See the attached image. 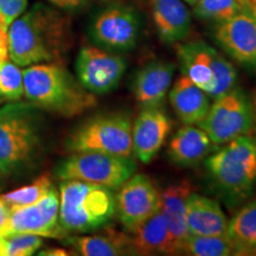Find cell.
<instances>
[{
	"label": "cell",
	"instance_id": "obj_24",
	"mask_svg": "<svg viewBox=\"0 0 256 256\" xmlns=\"http://www.w3.org/2000/svg\"><path fill=\"white\" fill-rule=\"evenodd\" d=\"M226 235L234 255H256V198L244 204L229 220Z\"/></svg>",
	"mask_w": 256,
	"mask_h": 256
},
{
	"label": "cell",
	"instance_id": "obj_2",
	"mask_svg": "<svg viewBox=\"0 0 256 256\" xmlns=\"http://www.w3.org/2000/svg\"><path fill=\"white\" fill-rule=\"evenodd\" d=\"M24 98L38 110L66 118L78 116L98 104L60 63H40L23 70Z\"/></svg>",
	"mask_w": 256,
	"mask_h": 256
},
{
	"label": "cell",
	"instance_id": "obj_5",
	"mask_svg": "<svg viewBox=\"0 0 256 256\" xmlns=\"http://www.w3.org/2000/svg\"><path fill=\"white\" fill-rule=\"evenodd\" d=\"M224 145L209 156L206 168L230 202L241 203L256 185V142L252 136H242Z\"/></svg>",
	"mask_w": 256,
	"mask_h": 256
},
{
	"label": "cell",
	"instance_id": "obj_4",
	"mask_svg": "<svg viewBox=\"0 0 256 256\" xmlns=\"http://www.w3.org/2000/svg\"><path fill=\"white\" fill-rule=\"evenodd\" d=\"M60 222L68 234L104 229L116 214L110 188L81 180H62L60 185Z\"/></svg>",
	"mask_w": 256,
	"mask_h": 256
},
{
	"label": "cell",
	"instance_id": "obj_34",
	"mask_svg": "<svg viewBox=\"0 0 256 256\" xmlns=\"http://www.w3.org/2000/svg\"><path fill=\"white\" fill-rule=\"evenodd\" d=\"M10 212H11V211H10L8 206H6L4 200L0 196V228L6 223V220H8L10 216Z\"/></svg>",
	"mask_w": 256,
	"mask_h": 256
},
{
	"label": "cell",
	"instance_id": "obj_15",
	"mask_svg": "<svg viewBox=\"0 0 256 256\" xmlns=\"http://www.w3.org/2000/svg\"><path fill=\"white\" fill-rule=\"evenodd\" d=\"M174 66L165 60H152L138 70L133 80V92L142 108L160 107L174 80Z\"/></svg>",
	"mask_w": 256,
	"mask_h": 256
},
{
	"label": "cell",
	"instance_id": "obj_16",
	"mask_svg": "<svg viewBox=\"0 0 256 256\" xmlns=\"http://www.w3.org/2000/svg\"><path fill=\"white\" fill-rule=\"evenodd\" d=\"M176 48L183 75L212 98L215 90V72L212 66L214 48L202 40L179 43Z\"/></svg>",
	"mask_w": 256,
	"mask_h": 256
},
{
	"label": "cell",
	"instance_id": "obj_12",
	"mask_svg": "<svg viewBox=\"0 0 256 256\" xmlns=\"http://www.w3.org/2000/svg\"><path fill=\"white\" fill-rule=\"evenodd\" d=\"M140 26L139 14L133 8L113 5L96 16L90 26V36L104 49L128 51L136 46Z\"/></svg>",
	"mask_w": 256,
	"mask_h": 256
},
{
	"label": "cell",
	"instance_id": "obj_8",
	"mask_svg": "<svg viewBox=\"0 0 256 256\" xmlns=\"http://www.w3.org/2000/svg\"><path fill=\"white\" fill-rule=\"evenodd\" d=\"M206 130L215 146L242 136H252V104L244 92L234 88L214 98L204 120L197 124Z\"/></svg>",
	"mask_w": 256,
	"mask_h": 256
},
{
	"label": "cell",
	"instance_id": "obj_31",
	"mask_svg": "<svg viewBox=\"0 0 256 256\" xmlns=\"http://www.w3.org/2000/svg\"><path fill=\"white\" fill-rule=\"evenodd\" d=\"M28 2V0H0V14L8 26L26 10Z\"/></svg>",
	"mask_w": 256,
	"mask_h": 256
},
{
	"label": "cell",
	"instance_id": "obj_22",
	"mask_svg": "<svg viewBox=\"0 0 256 256\" xmlns=\"http://www.w3.org/2000/svg\"><path fill=\"white\" fill-rule=\"evenodd\" d=\"M192 192V186L188 182H182L165 188L160 194V211L168 223L172 238L183 254V244L190 235L186 226V200Z\"/></svg>",
	"mask_w": 256,
	"mask_h": 256
},
{
	"label": "cell",
	"instance_id": "obj_17",
	"mask_svg": "<svg viewBox=\"0 0 256 256\" xmlns=\"http://www.w3.org/2000/svg\"><path fill=\"white\" fill-rule=\"evenodd\" d=\"M186 226L190 235L226 236L229 220L216 200L191 192L186 200Z\"/></svg>",
	"mask_w": 256,
	"mask_h": 256
},
{
	"label": "cell",
	"instance_id": "obj_3",
	"mask_svg": "<svg viewBox=\"0 0 256 256\" xmlns=\"http://www.w3.org/2000/svg\"><path fill=\"white\" fill-rule=\"evenodd\" d=\"M40 147L37 107L22 100L0 107V168L6 177L30 168Z\"/></svg>",
	"mask_w": 256,
	"mask_h": 256
},
{
	"label": "cell",
	"instance_id": "obj_13",
	"mask_svg": "<svg viewBox=\"0 0 256 256\" xmlns=\"http://www.w3.org/2000/svg\"><path fill=\"white\" fill-rule=\"evenodd\" d=\"M215 38L234 60L256 66V16L247 2L241 12L218 23Z\"/></svg>",
	"mask_w": 256,
	"mask_h": 256
},
{
	"label": "cell",
	"instance_id": "obj_30",
	"mask_svg": "<svg viewBox=\"0 0 256 256\" xmlns=\"http://www.w3.org/2000/svg\"><path fill=\"white\" fill-rule=\"evenodd\" d=\"M212 66L215 72V90L211 98H216L235 88L238 81V70L215 48L212 50Z\"/></svg>",
	"mask_w": 256,
	"mask_h": 256
},
{
	"label": "cell",
	"instance_id": "obj_25",
	"mask_svg": "<svg viewBox=\"0 0 256 256\" xmlns=\"http://www.w3.org/2000/svg\"><path fill=\"white\" fill-rule=\"evenodd\" d=\"M52 188L51 178L48 174H43L28 185L2 194V198L8 206L10 211H14L37 203L46 194H49Z\"/></svg>",
	"mask_w": 256,
	"mask_h": 256
},
{
	"label": "cell",
	"instance_id": "obj_39",
	"mask_svg": "<svg viewBox=\"0 0 256 256\" xmlns=\"http://www.w3.org/2000/svg\"><path fill=\"white\" fill-rule=\"evenodd\" d=\"M5 101H6V100H5V98H4V96H2V94H0V104H4Z\"/></svg>",
	"mask_w": 256,
	"mask_h": 256
},
{
	"label": "cell",
	"instance_id": "obj_27",
	"mask_svg": "<svg viewBox=\"0 0 256 256\" xmlns=\"http://www.w3.org/2000/svg\"><path fill=\"white\" fill-rule=\"evenodd\" d=\"M43 238L20 232L0 234V256H31L43 247Z\"/></svg>",
	"mask_w": 256,
	"mask_h": 256
},
{
	"label": "cell",
	"instance_id": "obj_11",
	"mask_svg": "<svg viewBox=\"0 0 256 256\" xmlns=\"http://www.w3.org/2000/svg\"><path fill=\"white\" fill-rule=\"evenodd\" d=\"M75 68L83 87L92 94L102 95L113 92L119 86L127 64L118 54L87 46L80 50Z\"/></svg>",
	"mask_w": 256,
	"mask_h": 256
},
{
	"label": "cell",
	"instance_id": "obj_40",
	"mask_svg": "<svg viewBox=\"0 0 256 256\" xmlns=\"http://www.w3.org/2000/svg\"><path fill=\"white\" fill-rule=\"evenodd\" d=\"M240 2H241L242 4H246V2H247V0H240Z\"/></svg>",
	"mask_w": 256,
	"mask_h": 256
},
{
	"label": "cell",
	"instance_id": "obj_21",
	"mask_svg": "<svg viewBox=\"0 0 256 256\" xmlns=\"http://www.w3.org/2000/svg\"><path fill=\"white\" fill-rule=\"evenodd\" d=\"M133 254L138 255H176L179 248L168 232V223L162 211L153 215L130 234Z\"/></svg>",
	"mask_w": 256,
	"mask_h": 256
},
{
	"label": "cell",
	"instance_id": "obj_18",
	"mask_svg": "<svg viewBox=\"0 0 256 256\" xmlns=\"http://www.w3.org/2000/svg\"><path fill=\"white\" fill-rule=\"evenodd\" d=\"M151 5L153 23L162 43L176 44L186 40L191 14L183 0H152Z\"/></svg>",
	"mask_w": 256,
	"mask_h": 256
},
{
	"label": "cell",
	"instance_id": "obj_28",
	"mask_svg": "<svg viewBox=\"0 0 256 256\" xmlns=\"http://www.w3.org/2000/svg\"><path fill=\"white\" fill-rule=\"evenodd\" d=\"M243 8L244 4L240 0H198L194 5V12L198 18L217 23L234 17Z\"/></svg>",
	"mask_w": 256,
	"mask_h": 256
},
{
	"label": "cell",
	"instance_id": "obj_26",
	"mask_svg": "<svg viewBox=\"0 0 256 256\" xmlns=\"http://www.w3.org/2000/svg\"><path fill=\"white\" fill-rule=\"evenodd\" d=\"M183 254L194 256H229L234 255V249L228 235H188L183 244Z\"/></svg>",
	"mask_w": 256,
	"mask_h": 256
},
{
	"label": "cell",
	"instance_id": "obj_29",
	"mask_svg": "<svg viewBox=\"0 0 256 256\" xmlns=\"http://www.w3.org/2000/svg\"><path fill=\"white\" fill-rule=\"evenodd\" d=\"M0 94L8 101H20L24 98L23 70L10 58L0 62Z\"/></svg>",
	"mask_w": 256,
	"mask_h": 256
},
{
	"label": "cell",
	"instance_id": "obj_7",
	"mask_svg": "<svg viewBox=\"0 0 256 256\" xmlns=\"http://www.w3.org/2000/svg\"><path fill=\"white\" fill-rule=\"evenodd\" d=\"M132 156L98 152H75L57 170L60 180H81L116 191L136 174Z\"/></svg>",
	"mask_w": 256,
	"mask_h": 256
},
{
	"label": "cell",
	"instance_id": "obj_33",
	"mask_svg": "<svg viewBox=\"0 0 256 256\" xmlns=\"http://www.w3.org/2000/svg\"><path fill=\"white\" fill-rule=\"evenodd\" d=\"M50 4L62 10H74L84 5L88 0H48Z\"/></svg>",
	"mask_w": 256,
	"mask_h": 256
},
{
	"label": "cell",
	"instance_id": "obj_35",
	"mask_svg": "<svg viewBox=\"0 0 256 256\" xmlns=\"http://www.w3.org/2000/svg\"><path fill=\"white\" fill-rule=\"evenodd\" d=\"M40 255H48V256H66L69 255V252L66 249L60 248H49L46 250L40 252Z\"/></svg>",
	"mask_w": 256,
	"mask_h": 256
},
{
	"label": "cell",
	"instance_id": "obj_38",
	"mask_svg": "<svg viewBox=\"0 0 256 256\" xmlns=\"http://www.w3.org/2000/svg\"><path fill=\"white\" fill-rule=\"evenodd\" d=\"M184 2H186V4H188V5H191V6H194V4H196V2H198V0H183Z\"/></svg>",
	"mask_w": 256,
	"mask_h": 256
},
{
	"label": "cell",
	"instance_id": "obj_36",
	"mask_svg": "<svg viewBox=\"0 0 256 256\" xmlns=\"http://www.w3.org/2000/svg\"><path fill=\"white\" fill-rule=\"evenodd\" d=\"M252 116H254V126H252V138H254V140L256 142V92L254 95V98H252Z\"/></svg>",
	"mask_w": 256,
	"mask_h": 256
},
{
	"label": "cell",
	"instance_id": "obj_19",
	"mask_svg": "<svg viewBox=\"0 0 256 256\" xmlns=\"http://www.w3.org/2000/svg\"><path fill=\"white\" fill-rule=\"evenodd\" d=\"M168 98L174 113L185 124H198L204 120L211 106V98L180 75L168 92Z\"/></svg>",
	"mask_w": 256,
	"mask_h": 256
},
{
	"label": "cell",
	"instance_id": "obj_20",
	"mask_svg": "<svg viewBox=\"0 0 256 256\" xmlns=\"http://www.w3.org/2000/svg\"><path fill=\"white\" fill-rule=\"evenodd\" d=\"M214 146L206 130L197 124H185L171 138L168 156L176 165L190 168L206 158Z\"/></svg>",
	"mask_w": 256,
	"mask_h": 256
},
{
	"label": "cell",
	"instance_id": "obj_1",
	"mask_svg": "<svg viewBox=\"0 0 256 256\" xmlns=\"http://www.w3.org/2000/svg\"><path fill=\"white\" fill-rule=\"evenodd\" d=\"M69 46V20L40 2L24 11L8 26V58L19 66L60 63Z\"/></svg>",
	"mask_w": 256,
	"mask_h": 256
},
{
	"label": "cell",
	"instance_id": "obj_6",
	"mask_svg": "<svg viewBox=\"0 0 256 256\" xmlns=\"http://www.w3.org/2000/svg\"><path fill=\"white\" fill-rule=\"evenodd\" d=\"M70 152H98L132 156V122L126 115L104 114L76 128L66 142Z\"/></svg>",
	"mask_w": 256,
	"mask_h": 256
},
{
	"label": "cell",
	"instance_id": "obj_14",
	"mask_svg": "<svg viewBox=\"0 0 256 256\" xmlns=\"http://www.w3.org/2000/svg\"><path fill=\"white\" fill-rule=\"evenodd\" d=\"M172 128L170 116L160 107L142 108L132 124L133 154L148 164L158 154Z\"/></svg>",
	"mask_w": 256,
	"mask_h": 256
},
{
	"label": "cell",
	"instance_id": "obj_32",
	"mask_svg": "<svg viewBox=\"0 0 256 256\" xmlns=\"http://www.w3.org/2000/svg\"><path fill=\"white\" fill-rule=\"evenodd\" d=\"M8 25L6 24L5 19L0 14V62L8 58Z\"/></svg>",
	"mask_w": 256,
	"mask_h": 256
},
{
	"label": "cell",
	"instance_id": "obj_10",
	"mask_svg": "<svg viewBox=\"0 0 256 256\" xmlns=\"http://www.w3.org/2000/svg\"><path fill=\"white\" fill-rule=\"evenodd\" d=\"M20 232L40 238L64 240L68 232L60 222V194L55 188L32 206L10 212L0 234Z\"/></svg>",
	"mask_w": 256,
	"mask_h": 256
},
{
	"label": "cell",
	"instance_id": "obj_41",
	"mask_svg": "<svg viewBox=\"0 0 256 256\" xmlns=\"http://www.w3.org/2000/svg\"><path fill=\"white\" fill-rule=\"evenodd\" d=\"M247 2H248V0H247ZM249 2H256V0H249Z\"/></svg>",
	"mask_w": 256,
	"mask_h": 256
},
{
	"label": "cell",
	"instance_id": "obj_9",
	"mask_svg": "<svg viewBox=\"0 0 256 256\" xmlns=\"http://www.w3.org/2000/svg\"><path fill=\"white\" fill-rule=\"evenodd\" d=\"M116 191L115 216L128 234L160 211V192L145 174H134Z\"/></svg>",
	"mask_w": 256,
	"mask_h": 256
},
{
	"label": "cell",
	"instance_id": "obj_37",
	"mask_svg": "<svg viewBox=\"0 0 256 256\" xmlns=\"http://www.w3.org/2000/svg\"><path fill=\"white\" fill-rule=\"evenodd\" d=\"M6 176L4 174V172L2 171V168H0V188L2 186V183H4V179H5Z\"/></svg>",
	"mask_w": 256,
	"mask_h": 256
},
{
	"label": "cell",
	"instance_id": "obj_23",
	"mask_svg": "<svg viewBox=\"0 0 256 256\" xmlns=\"http://www.w3.org/2000/svg\"><path fill=\"white\" fill-rule=\"evenodd\" d=\"M66 244L72 246L82 256H119L133 254L130 235L113 229L94 235L70 236L64 238Z\"/></svg>",
	"mask_w": 256,
	"mask_h": 256
}]
</instances>
